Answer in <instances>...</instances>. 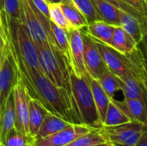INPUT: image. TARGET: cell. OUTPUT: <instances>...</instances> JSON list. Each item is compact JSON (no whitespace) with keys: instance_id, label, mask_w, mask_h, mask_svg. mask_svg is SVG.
<instances>
[{"instance_id":"obj_1","label":"cell","mask_w":147,"mask_h":146,"mask_svg":"<svg viewBox=\"0 0 147 146\" xmlns=\"http://www.w3.org/2000/svg\"><path fill=\"white\" fill-rule=\"evenodd\" d=\"M18 71L31 98L37 100L49 113L71 124H78L72 99L67 90L53 84L40 71Z\"/></svg>"},{"instance_id":"obj_2","label":"cell","mask_w":147,"mask_h":146,"mask_svg":"<svg viewBox=\"0 0 147 146\" xmlns=\"http://www.w3.org/2000/svg\"><path fill=\"white\" fill-rule=\"evenodd\" d=\"M69 83L74 111L78 124H84L93 129H100L102 125L94 102L87 74L78 77L68 68Z\"/></svg>"},{"instance_id":"obj_3","label":"cell","mask_w":147,"mask_h":146,"mask_svg":"<svg viewBox=\"0 0 147 146\" xmlns=\"http://www.w3.org/2000/svg\"><path fill=\"white\" fill-rule=\"evenodd\" d=\"M35 46L38 52L39 63L43 74L53 84L67 90L71 97L69 83V72L62 52L59 50L53 48L48 41L35 44Z\"/></svg>"},{"instance_id":"obj_4","label":"cell","mask_w":147,"mask_h":146,"mask_svg":"<svg viewBox=\"0 0 147 146\" xmlns=\"http://www.w3.org/2000/svg\"><path fill=\"white\" fill-rule=\"evenodd\" d=\"M106 141L114 146H134L147 131V125L138 121H129L117 126L100 128Z\"/></svg>"},{"instance_id":"obj_5","label":"cell","mask_w":147,"mask_h":146,"mask_svg":"<svg viewBox=\"0 0 147 146\" xmlns=\"http://www.w3.org/2000/svg\"><path fill=\"white\" fill-rule=\"evenodd\" d=\"M19 78V71L9 46L6 48L0 65V118L3 114L7 99Z\"/></svg>"},{"instance_id":"obj_6","label":"cell","mask_w":147,"mask_h":146,"mask_svg":"<svg viewBox=\"0 0 147 146\" xmlns=\"http://www.w3.org/2000/svg\"><path fill=\"white\" fill-rule=\"evenodd\" d=\"M14 108H15V128L22 134L29 137L28 132V102L30 96L28 89L20 77L15 84L13 90ZM32 139V138H31Z\"/></svg>"},{"instance_id":"obj_7","label":"cell","mask_w":147,"mask_h":146,"mask_svg":"<svg viewBox=\"0 0 147 146\" xmlns=\"http://www.w3.org/2000/svg\"><path fill=\"white\" fill-rule=\"evenodd\" d=\"M22 16V23L35 44L49 42L47 34L40 20L39 10L30 0H18Z\"/></svg>"},{"instance_id":"obj_8","label":"cell","mask_w":147,"mask_h":146,"mask_svg":"<svg viewBox=\"0 0 147 146\" xmlns=\"http://www.w3.org/2000/svg\"><path fill=\"white\" fill-rule=\"evenodd\" d=\"M80 31L83 40L84 62L86 72L91 77L98 79L99 77L108 69L98 51L96 40L84 31Z\"/></svg>"},{"instance_id":"obj_9","label":"cell","mask_w":147,"mask_h":146,"mask_svg":"<svg viewBox=\"0 0 147 146\" xmlns=\"http://www.w3.org/2000/svg\"><path fill=\"white\" fill-rule=\"evenodd\" d=\"M91 129L84 124H71L65 129L59 131L49 136L34 139L33 146H65L78 137L85 134Z\"/></svg>"},{"instance_id":"obj_10","label":"cell","mask_w":147,"mask_h":146,"mask_svg":"<svg viewBox=\"0 0 147 146\" xmlns=\"http://www.w3.org/2000/svg\"><path fill=\"white\" fill-rule=\"evenodd\" d=\"M71 65L67 69H71L73 73L78 77L85 76L87 74L84 62V47L81 36V31L77 28H71L67 31Z\"/></svg>"},{"instance_id":"obj_11","label":"cell","mask_w":147,"mask_h":146,"mask_svg":"<svg viewBox=\"0 0 147 146\" xmlns=\"http://www.w3.org/2000/svg\"><path fill=\"white\" fill-rule=\"evenodd\" d=\"M96 46L101 57L106 65L107 69L115 76H126L129 74L127 67L125 64L124 54L120 53L113 47L109 46L102 42L96 41Z\"/></svg>"},{"instance_id":"obj_12","label":"cell","mask_w":147,"mask_h":146,"mask_svg":"<svg viewBox=\"0 0 147 146\" xmlns=\"http://www.w3.org/2000/svg\"><path fill=\"white\" fill-rule=\"evenodd\" d=\"M125 64L129 71V75L146 84L147 69L145 54L142 50L136 46L132 52L124 54Z\"/></svg>"},{"instance_id":"obj_13","label":"cell","mask_w":147,"mask_h":146,"mask_svg":"<svg viewBox=\"0 0 147 146\" xmlns=\"http://www.w3.org/2000/svg\"><path fill=\"white\" fill-rule=\"evenodd\" d=\"M130 119L131 121H138L146 124L147 111L146 102L140 99L124 98L123 101L110 99Z\"/></svg>"},{"instance_id":"obj_14","label":"cell","mask_w":147,"mask_h":146,"mask_svg":"<svg viewBox=\"0 0 147 146\" xmlns=\"http://www.w3.org/2000/svg\"><path fill=\"white\" fill-rule=\"evenodd\" d=\"M116 77L119 90H121L124 98L140 99L146 102V84L140 82L129 74L121 77L116 76Z\"/></svg>"},{"instance_id":"obj_15","label":"cell","mask_w":147,"mask_h":146,"mask_svg":"<svg viewBox=\"0 0 147 146\" xmlns=\"http://www.w3.org/2000/svg\"><path fill=\"white\" fill-rule=\"evenodd\" d=\"M120 27L127 32L139 45L145 40L146 35V24L141 22L134 15L119 9Z\"/></svg>"},{"instance_id":"obj_16","label":"cell","mask_w":147,"mask_h":146,"mask_svg":"<svg viewBox=\"0 0 147 146\" xmlns=\"http://www.w3.org/2000/svg\"><path fill=\"white\" fill-rule=\"evenodd\" d=\"M115 28V26L114 25L98 20L91 23H89L85 28L81 30L84 31L95 40L102 42L109 46H111Z\"/></svg>"},{"instance_id":"obj_17","label":"cell","mask_w":147,"mask_h":146,"mask_svg":"<svg viewBox=\"0 0 147 146\" xmlns=\"http://www.w3.org/2000/svg\"><path fill=\"white\" fill-rule=\"evenodd\" d=\"M49 112L35 99L29 98L28 102V132L34 140L45 117Z\"/></svg>"},{"instance_id":"obj_18","label":"cell","mask_w":147,"mask_h":146,"mask_svg":"<svg viewBox=\"0 0 147 146\" xmlns=\"http://www.w3.org/2000/svg\"><path fill=\"white\" fill-rule=\"evenodd\" d=\"M87 77H88V81L91 89L94 102H95V105H96V108L99 115V119L102 125L110 99L108 96V95L105 93V91L102 89V88L101 87L97 79L91 77L90 75H88V73H87Z\"/></svg>"},{"instance_id":"obj_19","label":"cell","mask_w":147,"mask_h":146,"mask_svg":"<svg viewBox=\"0 0 147 146\" xmlns=\"http://www.w3.org/2000/svg\"><path fill=\"white\" fill-rule=\"evenodd\" d=\"M99 20L106 23L120 26L119 9L107 0H91Z\"/></svg>"},{"instance_id":"obj_20","label":"cell","mask_w":147,"mask_h":146,"mask_svg":"<svg viewBox=\"0 0 147 146\" xmlns=\"http://www.w3.org/2000/svg\"><path fill=\"white\" fill-rule=\"evenodd\" d=\"M71 124V123L65 120L64 119H62L53 114L48 113L47 114V116L45 117V119H44V120H43V122H42V124L34 139L44 138V137L49 136L51 134H53L59 131L65 129Z\"/></svg>"},{"instance_id":"obj_21","label":"cell","mask_w":147,"mask_h":146,"mask_svg":"<svg viewBox=\"0 0 147 146\" xmlns=\"http://www.w3.org/2000/svg\"><path fill=\"white\" fill-rule=\"evenodd\" d=\"M139 45L135 40L127 32H125L120 26H115L111 47L121 54H127L132 52Z\"/></svg>"},{"instance_id":"obj_22","label":"cell","mask_w":147,"mask_h":146,"mask_svg":"<svg viewBox=\"0 0 147 146\" xmlns=\"http://www.w3.org/2000/svg\"><path fill=\"white\" fill-rule=\"evenodd\" d=\"M15 108L13 93L11 92L7 99L3 114L0 118V144L4 141L6 134L15 127Z\"/></svg>"},{"instance_id":"obj_23","label":"cell","mask_w":147,"mask_h":146,"mask_svg":"<svg viewBox=\"0 0 147 146\" xmlns=\"http://www.w3.org/2000/svg\"><path fill=\"white\" fill-rule=\"evenodd\" d=\"M60 5L71 28L81 30L88 26L86 19L81 14V12L76 8L71 0H65L62 3H60Z\"/></svg>"},{"instance_id":"obj_24","label":"cell","mask_w":147,"mask_h":146,"mask_svg":"<svg viewBox=\"0 0 147 146\" xmlns=\"http://www.w3.org/2000/svg\"><path fill=\"white\" fill-rule=\"evenodd\" d=\"M129 121H131L130 119L114 103L112 100H110L107 111H106L102 126H117V125H121V124L129 122Z\"/></svg>"},{"instance_id":"obj_25","label":"cell","mask_w":147,"mask_h":146,"mask_svg":"<svg viewBox=\"0 0 147 146\" xmlns=\"http://www.w3.org/2000/svg\"><path fill=\"white\" fill-rule=\"evenodd\" d=\"M105 142L107 141L100 129H91L65 146H91Z\"/></svg>"},{"instance_id":"obj_26","label":"cell","mask_w":147,"mask_h":146,"mask_svg":"<svg viewBox=\"0 0 147 146\" xmlns=\"http://www.w3.org/2000/svg\"><path fill=\"white\" fill-rule=\"evenodd\" d=\"M48 18L55 25L62 28L66 32L71 28V26L68 22L60 3H48Z\"/></svg>"},{"instance_id":"obj_27","label":"cell","mask_w":147,"mask_h":146,"mask_svg":"<svg viewBox=\"0 0 147 146\" xmlns=\"http://www.w3.org/2000/svg\"><path fill=\"white\" fill-rule=\"evenodd\" d=\"M101 87L108 95L109 99H115V93L119 90L117 77L109 70L105 71L97 79Z\"/></svg>"},{"instance_id":"obj_28","label":"cell","mask_w":147,"mask_h":146,"mask_svg":"<svg viewBox=\"0 0 147 146\" xmlns=\"http://www.w3.org/2000/svg\"><path fill=\"white\" fill-rule=\"evenodd\" d=\"M76 8L86 19L88 24L98 21L99 17L91 0H71Z\"/></svg>"},{"instance_id":"obj_29","label":"cell","mask_w":147,"mask_h":146,"mask_svg":"<svg viewBox=\"0 0 147 146\" xmlns=\"http://www.w3.org/2000/svg\"><path fill=\"white\" fill-rule=\"evenodd\" d=\"M33 139L21 132L16 130L15 127L12 128L7 134L4 139L3 146H27L31 145Z\"/></svg>"},{"instance_id":"obj_30","label":"cell","mask_w":147,"mask_h":146,"mask_svg":"<svg viewBox=\"0 0 147 146\" xmlns=\"http://www.w3.org/2000/svg\"><path fill=\"white\" fill-rule=\"evenodd\" d=\"M4 12L7 17L13 22L22 23V16L18 0H5Z\"/></svg>"},{"instance_id":"obj_31","label":"cell","mask_w":147,"mask_h":146,"mask_svg":"<svg viewBox=\"0 0 147 146\" xmlns=\"http://www.w3.org/2000/svg\"><path fill=\"white\" fill-rule=\"evenodd\" d=\"M132 7L137 9L139 11L146 15L147 12V0H121Z\"/></svg>"},{"instance_id":"obj_32","label":"cell","mask_w":147,"mask_h":146,"mask_svg":"<svg viewBox=\"0 0 147 146\" xmlns=\"http://www.w3.org/2000/svg\"><path fill=\"white\" fill-rule=\"evenodd\" d=\"M134 146H147V131L142 133L140 139Z\"/></svg>"},{"instance_id":"obj_33","label":"cell","mask_w":147,"mask_h":146,"mask_svg":"<svg viewBox=\"0 0 147 146\" xmlns=\"http://www.w3.org/2000/svg\"><path fill=\"white\" fill-rule=\"evenodd\" d=\"M6 48V40L2 33V31L0 30V51L4 52Z\"/></svg>"},{"instance_id":"obj_34","label":"cell","mask_w":147,"mask_h":146,"mask_svg":"<svg viewBox=\"0 0 147 146\" xmlns=\"http://www.w3.org/2000/svg\"><path fill=\"white\" fill-rule=\"evenodd\" d=\"M4 2L5 0H0V17L6 15L4 12Z\"/></svg>"},{"instance_id":"obj_35","label":"cell","mask_w":147,"mask_h":146,"mask_svg":"<svg viewBox=\"0 0 147 146\" xmlns=\"http://www.w3.org/2000/svg\"><path fill=\"white\" fill-rule=\"evenodd\" d=\"M91 146H112V145H110L108 142H105V143H102V144H98V145H95Z\"/></svg>"},{"instance_id":"obj_36","label":"cell","mask_w":147,"mask_h":146,"mask_svg":"<svg viewBox=\"0 0 147 146\" xmlns=\"http://www.w3.org/2000/svg\"><path fill=\"white\" fill-rule=\"evenodd\" d=\"M63 1H65V0H48L49 3H62Z\"/></svg>"},{"instance_id":"obj_37","label":"cell","mask_w":147,"mask_h":146,"mask_svg":"<svg viewBox=\"0 0 147 146\" xmlns=\"http://www.w3.org/2000/svg\"><path fill=\"white\" fill-rule=\"evenodd\" d=\"M3 54H4V52H2V51H0V65H1V63H2V60H3Z\"/></svg>"},{"instance_id":"obj_38","label":"cell","mask_w":147,"mask_h":146,"mask_svg":"<svg viewBox=\"0 0 147 146\" xmlns=\"http://www.w3.org/2000/svg\"><path fill=\"white\" fill-rule=\"evenodd\" d=\"M27 146H33V145H32V144H31V145H27Z\"/></svg>"},{"instance_id":"obj_39","label":"cell","mask_w":147,"mask_h":146,"mask_svg":"<svg viewBox=\"0 0 147 146\" xmlns=\"http://www.w3.org/2000/svg\"><path fill=\"white\" fill-rule=\"evenodd\" d=\"M0 146H3V145H1V144H0Z\"/></svg>"},{"instance_id":"obj_40","label":"cell","mask_w":147,"mask_h":146,"mask_svg":"<svg viewBox=\"0 0 147 146\" xmlns=\"http://www.w3.org/2000/svg\"><path fill=\"white\" fill-rule=\"evenodd\" d=\"M112 146H114V145H112Z\"/></svg>"},{"instance_id":"obj_41","label":"cell","mask_w":147,"mask_h":146,"mask_svg":"<svg viewBox=\"0 0 147 146\" xmlns=\"http://www.w3.org/2000/svg\"><path fill=\"white\" fill-rule=\"evenodd\" d=\"M47 1H48V0H47Z\"/></svg>"}]
</instances>
